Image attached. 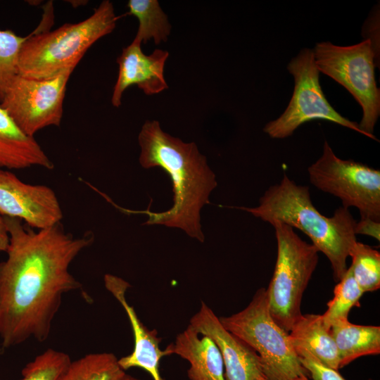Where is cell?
<instances>
[{
  "instance_id": "obj_8",
  "label": "cell",
  "mask_w": 380,
  "mask_h": 380,
  "mask_svg": "<svg viewBox=\"0 0 380 380\" xmlns=\"http://www.w3.org/2000/svg\"><path fill=\"white\" fill-rule=\"evenodd\" d=\"M310 183L338 198L342 206L356 208L361 218L380 221V171L337 157L327 141L322 155L308 168Z\"/></svg>"
},
{
  "instance_id": "obj_7",
  "label": "cell",
  "mask_w": 380,
  "mask_h": 380,
  "mask_svg": "<svg viewBox=\"0 0 380 380\" xmlns=\"http://www.w3.org/2000/svg\"><path fill=\"white\" fill-rule=\"evenodd\" d=\"M374 48L369 39L348 46L322 42L315 45L313 53L318 70L345 87L361 106L360 128L377 141L373 133L380 115V90L374 76Z\"/></svg>"
},
{
  "instance_id": "obj_5",
  "label": "cell",
  "mask_w": 380,
  "mask_h": 380,
  "mask_svg": "<svg viewBox=\"0 0 380 380\" xmlns=\"http://www.w3.org/2000/svg\"><path fill=\"white\" fill-rule=\"evenodd\" d=\"M219 319L225 329L257 353L267 380H291L301 374L307 375L289 333L271 315L265 288L255 292L244 309Z\"/></svg>"
},
{
  "instance_id": "obj_13",
  "label": "cell",
  "mask_w": 380,
  "mask_h": 380,
  "mask_svg": "<svg viewBox=\"0 0 380 380\" xmlns=\"http://www.w3.org/2000/svg\"><path fill=\"white\" fill-rule=\"evenodd\" d=\"M106 289L113 296L124 308L134 336V349L128 355L118 359L120 367L126 371L139 367L147 372L153 380H164L160 373L159 366L162 357L167 355L165 350H160L161 338L156 329L149 330L138 317L134 308L129 305L125 296L130 284L123 279L106 274L104 275Z\"/></svg>"
},
{
  "instance_id": "obj_15",
  "label": "cell",
  "mask_w": 380,
  "mask_h": 380,
  "mask_svg": "<svg viewBox=\"0 0 380 380\" xmlns=\"http://www.w3.org/2000/svg\"><path fill=\"white\" fill-rule=\"evenodd\" d=\"M165 350L167 355H177L189 363L187 374L190 380H225L223 359L217 346L189 324Z\"/></svg>"
},
{
  "instance_id": "obj_2",
  "label": "cell",
  "mask_w": 380,
  "mask_h": 380,
  "mask_svg": "<svg viewBox=\"0 0 380 380\" xmlns=\"http://www.w3.org/2000/svg\"><path fill=\"white\" fill-rule=\"evenodd\" d=\"M142 167H159L172 182L173 204L167 210L142 211L148 215L146 225L161 224L179 228L188 236L203 242L201 211L209 203L217 186L215 175L194 142L186 143L165 132L157 120H147L138 136Z\"/></svg>"
},
{
  "instance_id": "obj_10",
  "label": "cell",
  "mask_w": 380,
  "mask_h": 380,
  "mask_svg": "<svg viewBox=\"0 0 380 380\" xmlns=\"http://www.w3.org/2000/svg\"><path fill=\"white\" fill-rule=\"evenodd\" d=\"M74 69L50 79L35 80L18 75L0 105L18 128L30 137L49 126H60L66 86Z\"/></svg>"
},
{
  "instance_id": "obj_12",
  "label": "cell",
  "mask_w": 380,
  "mask_h": 380,
  "mask_svg": "<svg viewBox=\"0 0 380 380\" xmlns=\"http://www.w3.org/2000/svg\"><path fill=\"white\" fill-rule=\"evenodd\" d=\"M189 325L199 334L210 338L220 350L225 380H256L263 376L257 353L228 331L219 317L203 302L190 319Z\"/></svg>"
},
{
  "instance_id": "obj_28",
  "label": "cell",
  "mask_w": 380,
  "mask_h": 380,
  "mask_svg": "<svg viewBox=\"0 0 380 380\" xmlns=\"http://www.w3.org/2000/svg\"><path fill=\"white\" fill-rule=\"evenodd\" d=\"M256 380H267L263 376H260ZM291 380H310L306 374H301Z\"/></svg>"
},
{
  "instance_id": "obj_3",
  "label": "cell",
  "mask_w": 380,
  "mask_h": 380,
  "mask_svg": "<svg viewBox=\"0 0 380 380\" xmlns=\"http://www.w3.org/2000/svg\"><path fill=\"white\" fill-rule=\"evenodd\" d=\"M270 223L283 222L306 234L319 252L329 259L334 279L346 272V260L357 241V221L349 209L338 208L333 216L323 215L312 204L309 188L297 184L286 175L267 189L253 208L236 207Z\"/></svg>"
},
{
  "instance_id": "obj_29",
  "label": "cell",
  "mask_w": 380,
  "mask_h": 380,
  "mask_svg": "<svg viewBox=\"0 0 380 380\" xmlns=\"http://www.w3.org/2000/svg\"><path fill=\"white\" fill-rule=\"evenodd\" d=\"M122 380H140L133 376H131V375H129V374H125V376L123 377V379Z\"/></svg>"
},
{
  "instance_id": "obj_26",
  "label": "cell",
  "mask_w": 380,
  "mask_h": 380,
  "mask_svg": "<svg viewBox=\"0 0 380 380\" xmlns=\"http://www.w3.org/2000/svg\"><path fill=\"white\" fill-rule=\"evenodd\" d=\"M355 234H363L372 236L378 241L380 240V222L368 217L360 218L356 222L355 227Z\"/></svg>"
},
{
  "instance_id": "obj_25",
  "label": "cell",
  "mask_w": 380,
  "mask_h": 380,
  "mask_svg": "<svg viewBox=\"0 0 380 380\" xmlns=\"http://www.w3.org/2000/svg\"><path fill=\"white\" fill-rule=\"evenodd\" d=\"M303 367L310 373L313 380H346L338 372L320 362L309 351L303 348H295ZM372 380V379H369Z\"/></svg>"
},
{
  "instance_id": "obj_21",
  "label": "cell",
  "mask_w": 380,
  "mask_h": 380,
  "mask_svg": "<svg viewBox=\"0 0 380 380\" xmlns=\"http://www.w3.org/2000/svg\"><path fill=\"white\" fill-rule=\"evenodd\" d=\"M364 292L355 280L351 269L349 267L335 286L334 297L327 303V309L322 315L323 322L327 327L338 320L348 319V314L354 306H360L359 300Z\"/></svg>"
},
{
  "instance_id": "obj_22",
  "label": "cell",
  "mask_w": 380,
  "mask_h": 380,
  "mask_svg": "<svg viewBox=\"0 0 380 380\" xmlns=\"http://www.w3.org/2000/svg\"><path fill=\"white\" fill-rule=\"evenodd\" d=\"M350 266L361 290L374 291L380 287V253L368 245L357 241L352 248Z\"/></svg>"
},
{
  "instance_id": "obj_18",
  "label": "cell",
  "mask_w": 380,
  "mask_h": 380,
  "mask_svg": "<svg viewBox=\"0 0 380 380\" xmlns=\"http://www.w3.org/2000/svg\"><path fill=\"white\" fill-rule=\"evenodd\" d=\"M337 348L340 368L355 359L380 353V327L359 325L338 320L330 327Z\"/></svg>"
},
{
  "instance_id": "obj_16",
  "label": "cell",
  "mask_w": 380,
  "mask_h": 380,
  "mask_svg": "<svg viewBox=\"0 0 380 380\" xmlns=\"http://www.w3.org/2000/svg\"><path fill=\"white\" fill-rule=\"evenodd\" d=\"M34 166L54 168L34 137L23 133L0 105V168L20 170Z\"/></svg>"
},
{
  "instance_id": "obj_17",
  "label": "cell",
  "mask_w": 380,
  "mask_h": 380,
  "mask_svg": "<svg viewBox=\"0 0 380 380\" xmlns=\"http://www.w3.org/2000/svg\"><path fill=\"white\" fill-rule=\"evenodd\" d=\"M289 334L294 348L305 349L327 367L340 369L337 348L322 315L302 314Z\"/></svg>"
},
{
  "instance_id": "obj_19",
  "label": "cell",
  "mask_w": 380,
  "mask_h": 380,
  "mask_svg": "<svg viewBox=\"0 0 380 380\" xmlns=\"http://www.w3.org/2000/svg\"><path fill=\"white\" fill-rule=\"evenodd\" d=\"M125 374L113 353H90L71 361L56 380H122Z\"/></svg>"
},
{
  "instance_id": "obj_9",
  "label": "cell",
  "mask_w": 380,
  "mask_h": 380,
  "mask_svg": "<svg viewBox=\"0 0 380 380\" xmlns=\"http://www.w3.org/2000/svg\"><path fill=\"white\" fill-rule=\"evenodd\" d=\"M287 69L294 77L293 93L284 112L264 127L270 137L286 138L303 123L315 119L340 125L365 136L358 123L342 116L328 102L319 84V71L312 49H302L291 60Z\"/></svg>"
},
{
  "instance_id": "obj_20",
  "label": "cell",
  "mask_w": 380,
  "mask_h": 380,
  "mask_svg": "<svg viewBox=\"0 0 380 380\" xmlns=\"http://www.w3.org/2000/svg\"><path fill=\"white\" fill-rule=\"evenodd\" d=\"M127 6L129 14L139 20L134 40L146 43L153 39L156 44L167 41L171 25L157 0H129Z\"/></svg>"
},
{
  "instance_id": "obj_14",
  "label": "cell",
  "mask_w": 380,
  "mask_h": 380,
  "mask_svg": "<svg viewBox=\"0 0 380 380\" xmlns=\"http://www.w3.org/2000/svg\"><path fill=\"white\" fill-rule=\"evenodd\" d=\"M141 44L134 39L117 58L119 72L111 98L115 107L121 105L124 91L132 84H137L146 95L158 94L168 88L164 78V66L169 53L157 49L146 55Z\"/></svg>"
},
{
  "instance_id": "obj_1",
  "label": "cell",
  "mask_w": 380,
  "mask_h": 380,
  "mask_svg": "<svg viewBox=\"0 0 380 380\" xmlns=\"http://www.w3.org/2000/svg\"><path fill=\"white\" fill-rule=\"evenodd\" d=\"M4 220L9 244L0 262V339L8 348L48 338L63 296L82 288L69 267L94 236H74L61 222L35 230L20 219Z\"/></svg>"
},
{
  "instance_id": "obj_4",
  "label": "cell",
  "mask_w": 380,
  "mask_h": 380,
  "mask_svg": "<svg viewBox=\"0 0 380 380\" xmlns=\"http://www.w3.org/2000/svg\"><path fill=\"white\" fill-rule=\"evenodd\" d=\"M119 18L113 4L104 0L82 21L64 24L53 31L33 32L21 47L18 75L44 80L75 69L91 45L113 32Z\"/></svg>"
},
{
  "instance_id": "obj_6",
  "label": "cell",
  "mask_w": 380,
  "mask_h": 380,
  "mask_svg": "<svg viewBox=\"0 0 380 380\" xmlns=\"http://www.w3.org/2000/svg\"><path fill=\"white\" fill-rule=\"evenodd\" d=\"M277 255L272 278L266 289L270 311L286 332L301 316L303 295L318 263L319 251L303 241L290 226L274 222Z\"/></svg>"
},
{
  "instance_id": "obj_24",
  "label": "cell",
  "mask_w": 380,
  "mask_h": 380,
  "mask_svg": "<svg viewBox=\"0 0 380 380\" xmlns=\"http://www.w3.org/2000/svg\"><path fill=\"white\" fill-rule=\"evenodd\" d=\"M70 362L67 353L47 349L25 365L20 380H56Z\"/></svg>"
},
{
  "instance_id": "obj_27",
  "label": "cell",
  "mask_w": 380,
  "mask_h": 380,
  "mask_svg": "<svg viewBox=\"0 0 380 380\" xmlns=\"http://www.w3.org/2000/svg\"><path fill=\"white\" fill-rule=\"evenodd\" d=\"M9 244V234L4 217L0 213V251H6Z\"/></svg>"
},
{
  "instance_id": "obj_11",
  "label": "cell",
  "mask_w": 380,
  "mask_h": 380,
  "mask_svg": "<svg viewBox=\"0 0 380 380\" xmlns=\"http://www.w3.org/2000/svg\"><path fill=\"white\" fill-rule=\"evenodd\" d=\"M0 213L20 219L34 229L61 222L63 210L54 191L42 184L23 182L14 173L0 168Z\"/></svg>"
},
{
  "instance_id": "obj_23",
  "label": "cell",
  "mask_w": 380,
  "mask_h": 380,
  "mask_svg": "<svg viewBox=\"0 0 380 380\" xmlns=\"http://www.w3.org/2000/svg\"><path fill=\"white\" fill-rule=\"evenodd\" d=\"M27 38V36H18L11 30H0V102L18 75L20 51Z\"/></svg>"
}]
</instances>
